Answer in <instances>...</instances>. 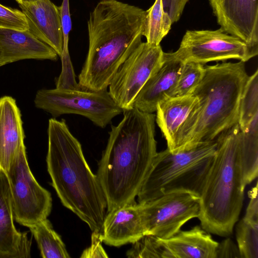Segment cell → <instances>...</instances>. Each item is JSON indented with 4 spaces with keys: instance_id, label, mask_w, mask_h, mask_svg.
Returning <instances> with one entry per match:
<instances>
[{
    "instance_id": "6da1fadb",
    "label": "cell",
    "mask_w": 258,
    "mask_h": 258,
    "mask_svg": "<svg viewBox=\"0 0 258 258\" xmlns=\"http://www.w3.org/2000/svg\"><path fill=\"white\" fill-rule=\"evenodd\" d=\"M111 125L97 177L107 212L135 201L156 157L155 115L133 107Z\"/></svg>"
},
{
    "instance_id": "7a4b0ae2",
    "label": "cell",
    "mask_w": 258,
    "mask_h": 258,
    "mask_svg": "<svg viewBox=\"0 0 258 258\" xmlns=\"http://www.w3.org/2000/svg\"><path fill=\"white\" fill-rule=\"evenodd\" d=\"M146 11L117 0H101L87 22L89 48L78 76L85 90L106 91L121 65L142 42Z\"/></svg>"
},
{
    "instance_id": "3957f363",
    "label": "cell",
    "mask_w": 258,
    "mask_h": 258,
    "mask_svg": "<svg viewBox=\"0 0 258 258\" xmlns=\"http://www.w3.org/2000/svg\"><path fill=\"white\" fill-rule=\"evenodd\" d=\"M47 171L63 205L101 233L107 201L97 175L91 171L80 142L64 119L48 121Z\"/></svg>"
},
{
    "instance_id": "277c9868",
    "label": "cell",
    "mask_w": 258,
    "mask_h": 258,
    "mask_svg": "<svg viewBox=\"0 0 258 258\" xmlns=\"http://www.w3.org/2000/svg\"><path fill=\"white\" fill-rule=\"evenodd\" d=\"M248 77L242 61L205 67L203 79L192 94L198 99V107L182 127L173 153L214 140L238 123L240 99Z\"/></svg>"
},
{
    "instance_id": "5b68a950",
    "label": "cell",
    "mask_w": 258,
    "mask_h": 258,
    "mask_svg": "<svg viewBox=\"0 0 258 258\" xmlns=\"http://www.w3.org/2000/svg\"><path fill=\"white\" fill-rule=\"evenodd\" d=\"M241 131L237 123L216 139L217 147L200 194L198 218L202 228L216 235H231L244 200L239 158Z\"/></svg>"
},
{
    "instance_id": "8992f818",
    "label": "cell",
    "mask_w": 258,
    "mask_h": 258,
    "mask_svg": "<svg viewBox=\"0 0 258 258\" xmlns=\"http://www.w3.org/2000/svg\"><path fill=\"white\" fill-rule=\"evenodd\" d=\"M216 147L215 139L187 151L158 152L138 194V203L175 192L200 196Z\"/></svg>"
},
{
    "instance_id": "52a82bcc",
    "label": "cell",
    "mask_w": 258,
    "mask_h": 258,
    "mask_svg": "<svg viewBox=\"0 0 258 258\" xmlns=\"http://www.w3.org/2000/svg\"><path fill=\"white\" fill-rule=\"evenodd\" d=\"M34 104L54 118L64 114H78L101 128L123 111L106 90L43 89L37 92Z\"/></svg>"
},
{
    "instance_id": "ba28073f",
    "label": "cell",
    "mask_w": 258,
    "mask_h": 258,
    "mask_svg": "<svg viewBox=\"0 0 258 258\" xmlns=\"http://www.w3.org/2000/svg\"><path fill=\"white\" fill-rule=\"evenodd\" d=\"M6 173L9 183L14 219L29 228L47 218L52 209L51 194L38 183L31 172L25 145Z\"/></svg>"
},
{
    "instance_id": "9c48e42d",
    "label": "cell",
    "mask_w": 258,
    "mask_h": 258,
    "mask_svg": "<svg viewBox=\"0 0 258 258\" xmlns=\"http://www.w3.org/2000/svg\"><path fill=\"white\" fill-rule=\"evenodd\" d=\"M171 53L182 63L194 62L204 65L231 59L245 62L257 55L258 48L220 28L216 30L187 31L178 49Z\"/></svg>"
},
{
    "instance_id": "30bf717a",
    "label": "cell",
    "mask_w": 258,
    "mask_h": 258,
    "mask_svg": "<svg viewBox=\"0 0 258 258\" xmlns=\"http://www.w3.org/2000/svg\"><path fill=\"white\" fill-rule=\"evenodd\" d=\"M160 45L141 42L121 65L109 85V93L123 110L133 108L134 101L150 77L163 62Z\"/></svg>"
},
{
    "instance_id": "8fae6325",
    "label": "cell",
    "mask_w": 258,
    "mask_h": 258,
    "mask_svg": "<svg viewBox=\"0 0 258 258\" xmlns=\"http://www.w3.org/2000/svg\"><path fill=\"white\" fill-rule=\"evenodd\" d=\"M141 205L145 235L160 238L174 235L189 220L198 218L200 197L186 192L163 195Z\"/></svg>"
},
{
    "instance_id": "7c38bea8",
    "label": "cell",
    "mask_w": 258,
    "mask_h": 258,
    "mask_svg": "<svg viewBox=\"0 0 258 258\" xmlns=\"http://www.w3.org/2000/svg\"><path fill=\"white\" fill-rule=\"evenodd\" d=\"M221 28L258 48V0H209Z\"/></svg>"
},
{
    "instance_id": "4fadbf2b",
    "label": "cell",
    "mask_w": 258,
    "mask_h": 258,
    "mask_svg": "<svg viewBox=\"0 0 258 258\" xmlns=\"http://www.w3.org/2000/svg\"><path fill=\"white\" fill-rule=\"evenodd\" d=\"M145 235L141 205L135 201L106 214L101 237L108 245L119 247L133 243Z\"/></svg>"
},
{
    "instance_id": "5bb4252c",
    "label": "cell",
    "mask_w": 258,
    "mask_h": 258,
    "mask_svg": "<svg viewBox=\"0 0 258 258\" xmlns=\"http://www.w3.org/2000/svg\"><path fill=\"white\" fill-rule=\"evenodd\" d=\"M19 6L26 18L28 30L60 57L63 34L58 7L50 0L23 2Z\"/></svg>"
},
{
    "instance_id": "9a60e30c",
    "label": "cell",
    "mask_w": 258,
    "mask_h": 258,
    "mask_svg": "<svg viewBox=\"0 0 258 258\" xmlns=\"http://www.w3.org/2000/svg\"><path fill=\"white\" fill-rule=\"evenodd\" d=\"M182 64L171 53L164 52L163 63L138 94L133 107L145 112H156L159 103L172 97Z\"/></svg>"
},
{
    "instance_id": "2e32d148",
    "label": "cell",
    "mask_w": 258,
    "mask_h": 258,
    "mask_svg": "<svg viewBox=\"0 0 258 258\" xmlns=\"http://www.w3.org/2000/svg\"><path fill=\"white\" fill-rule=\"evenodd\" d=\"M58 55L28 29L0 28V67L26 59L56 60Z\"/></svg>"
},
{
    "instance_id": "e0dca14e",
    "label": "cell",
    "mask_w": 258,
    "mask_h": 258,
    "mask_svg": "<svg viewBox=\"0 0 258 258\" xmlns=\"http://www.w3.org/2000/svg\"><path fill=\"white\" fill-rule=\"evenodd\" d=\"M13 220L8 177L0 169V258L29 257L31 241L26 232L17 231Z\"/></svg>"
},
{
    "instance_id": "ac0fdd59",
    "label": "cell",
    "mask_w": 258,
    "mask_h": 258,
    "mask_svg": "<svg viewBox=\"0 0 258 258\" xmlns=\"http://www.w3.org/2000/svg\"><path fill=\"white\" fill-rule=\"evenodd\" d=\"M157 238L162 258H217L219 243L201 226L180 230L169 238Z\"/></svg>"
},
{
    "instance_id": "d6986e66",
    "label": "cell",
    "mask_w": 258,
    "mask_h": 258,
    "mask_svg": "<svg viewBox=\"0 0 258 258\" xmlns=\"http://www.w3.org/2000/svg\"><path fill=\"white\" fill-rule=\"evenodd\" d=\"M21 112L12 97L0 98V169L6 172L24 145Z\"/></svg>"
},
{
    "instance_id": "ffe728a7",
    "label": "cell",
    "mask_w": 258,
    "mask_h": 258,
    "mask_svg": "<svg viewBox=\"0 0 258 258\" xmlns=\"http://www.w3.org/2000/svg\"><path fill=\"white\" fill-rule=\"evenodd\" d=\"M198 104V99L193 94L169 97L158 104L155 121L170 152H174L182 127Z\"/></svg>"
},
{
    "instance_id": "44dd1931",
    "label": "cell",
    "mask_w": 258,
    "mask_h": 258,
    "mask_svg": "<svg viewBox=\"0 0 258 258\" xmlns=\"http://www.w3.org/2000/svg\"><path fill=\"white\" fill-rule=\"evenodd\" d=\"M244 217L236 227V238L240 257H258V198L249 196Z\"/></svg>"
},
{
    "instance_id": "7402d4cb",
    "label": "cell",
    "mask_w": 258,
    "mask_h": 258,
    "mask_svg": "<svg viewBox=\"0 0 258 258\" xmlns=\"http://www.w3.org/2000/svg\"><path fill=\"white\" fill-rule=\"evenodd\" d=\"M239 149L242 178L246 186L258 175V113L246 129L241 131Z\"/></svg>"
},
{
    "instance_id": "603a6c76",
    "label": "cell",
    "mask_w": 258,
    "mask_h": 258,
    "mask_svg": "<svg viewBox=\"0 0 258 258\" xmlns=\"http://www.w3.org/2000/svg\"><path fill=\"white\" fill-rule=\"evenodd\" d=\"M43 258H70L60 236L47 218L29 228Z\"/></svg>"
},
{
    "instance_id": "cb8c5ba5",
    "label": "cell",
    "mask_w": 258,
    "mask_h": 258,
    "mask_svg": "<svg viewBox=\"0 0 258 258\" xmlns=\"http://www.w3.org/2000/svg\"><path fill=\"white\" fill-rule=\"evenodd\" d=\"M172 24L168 14L164 10L162 0H155L146 11L143 36L146 37L147 43L154 45H160L169 32Z\"/></svg>"
},
{
    "instance_id": "d4e9b609",
    "label": "cell",
    "mask_w": 258,
    "mask_h": 258,
    "mask_svg": "<svg viewBox=\"0 0 258 258\" xmlns=\"http://www.w3.org/2000/svg\"><path fill=\"white\" fill-rule=\"evenodd\" d=\"M58 9L63 34V49L60 57L62 70L57 80L62 85L71 86L75 84L76 81L68 49L69 36L72 29L69 0H63L61 5L58 7Z\"/></svg>"
},
{
    "instance_id": "484cf974",
    "label": "cell",
    "mask_w": 258,
    "mask_h": 258,
    "mask_svg": "<svg viewBox=\"0 0 258 258\" xmlns=\"http://www.w3.org/2000/svg\"><path fill=\"white\" fill-rule=\"evenodd\" d=\"M258 113V70L249 76L244 86L239 105L238 124L244 131L253 117Z\"/></svg>"
},
{
    "instance_id": "4316f807",
    "label": "cell",
    "mask_w": 258,
    "mask_h": 258,
    "mask_svg": "<svg viewBox=\"0 0 258 258\" xmlns=\"http://www.w3.org/2000/svg\"><path fill=\"white\" fill-rule=\"evenodd\" d=\"M205 74V67L201 63H183L172 97L191 95L200 84Z\"/></svg>"
},
{
    "instance_id": "83f0119b",
    "label": "cell",
    "mask_w": 258,
    "mask_h": 258,
    "mask_svg": "<svg viewBox=\"0 0 258 258\" xmlns=\"http://www.w3.org/2000/svg\"><path fill=\"white\" fill-rule=\"evenodd\" d=\"M130 258L162 257V251L157 237L145 235L132 243L127 251Z\"/></svg>"
},
{
    "instance_id": "f1b7e54d",
    "label": "cell",
    "mask_w": 258,
    "mask_h": 258,
    "mask_svg": "<svg viewBox=\"0 0 258 258\" xmlns=\"http://www.w3.org/2000/svg\"><path fill=\"white\" fill-rule=\"evenodd\" d=\"M0 28L25 31L28 29V24L22 11L0 4Z\"/></svg>"
},
{
    "instance_id": "f546056e",
    "label": "cell",
    "mask_w": 258,
    "mask_h": 258,
    "mask_svg": "<svg viewBox=\"0 0 258 258\" xmlns=\"http://www.w3.org/2000/svg\"><path fill=\"white\" fill-rule=\"evenodd\" d=\"M101 233L92 231L91 244L82 252L81 258L108 257V255L102 246Z\"/></svg>"
},
{
    "instance_id": "4dcf8cb0",
    "label": "cell",
    "mask_w": 258,
    "mask_h": 258,
    "mask_svg": "<svg viewBox=\"0 0 258 258\" xmlns=\"http://www.w3.org/2000/svg\"><path fill=\"white\" fill-rule=\"evenodd\" d=\"M188 1L162 0L164 10L168 14L172 23L179 20Z\"/></svg>"
},
{
    "instance_id": "1f68e13d",
    "label": "cell",
    "mask_w": 258,
    "mask_h": 258,
    "mask_svg": "<svg viewBox=\"0 0 258 258\" xmlns=\"http://www.w3.org/2000/svg\"><path fill=\"white\" fill-rule=\"evenodd\" d=\"M218 257H240L239 250L230 238H227L218 243L217 250Z\"/></svg>"
},
{
    "instance_id": "d6a6232c",
    "label": "cell",
    "mask_w": 258,
    "mask_h": 258,
    "mask_svg": "<svg viewBox=\"0 0 258 258\" xmlns=\"http://www.w3.org/2000/svg\"><path fill=\"white\" fill-rule=\"evenodd\" d=\"M18 4H22L23 3L22 0H15Z\"/></svg>"
},
{
    "instance_id": "836d02e7",
    "label": "cell",
    "mask_w": 258,
    "mask_h": 258,
    "mask_svg": "<svg viewBox=\"0 0 258 258\" xmlns=\"http://www.w3.org/2000/svg\"><path fill=\"white\" fill-rule=\"evenodd\" d=\"M37 0H22L23 2H34Z\"/></svg>"
},
{
    "instance_id": "e575fe53",
    "label": "cell",
    "mask_w": 258,
    "mask_h": 258,
    "mask_svg": "<svg viewBox=\"0 0 258 258\" xmlns=\"http://www.w3.org/2000/svg\"></svg>"
}]
</instances>
